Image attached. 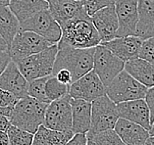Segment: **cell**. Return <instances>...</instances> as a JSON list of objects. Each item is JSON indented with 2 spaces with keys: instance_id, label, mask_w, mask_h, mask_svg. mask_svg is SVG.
<instances>
[{
  "instance_id": "obj_1",
  "label": "cell",
  "mask_w": 154,
  "mask_h": 145,
  "mask_svg": "<svg viewBox=\"0 0 154 145\" xmlns=\"http://www.w3.org/2000/svg\"><path fill=\"white\" fill-rule=\"evenodd\" d=\"M60 27L62 29V35L57 43L58 49L67 46L91 48L95 47L100 43L98 32L92 24L91 18L86 13L60 25Z\"/></svg>"
},
{
  "instance_id": "obj_2",
  "label": "cell",
  "mask_w": 154,
  "mask_h": 145,
  "mask_svg": "<svg viewBox=\"0 0 154 145\" xmlns=\"http://www.w3.org/2000/svg\"><path fill=\"white\" fill-rule=\"evenodd\" d=\"M95 47L74 48L67 46L58 49L52 75H54L59 70L66 69L72 75L73 83L76 81L93 70V56Z\"/></svg>"
},
{
  "instance_id": "obj_3",
  "label": "cell",
  "mask_w": 154,
  "mask_h": 145,
  "mask_svg": "<svg viewBox=\"0 0 154 145\" xmlns=\"http://www.w3.org/2000/svg\"><path fill=\"white\" fill-rule=\"evenodd\" d=\"M47 105L29 95L19 99L9 117L11 125L35 134L43 125Z\"/></svg>"
},
{
  "instance_id": "obj_4",
  "label": "cell",
  "mask_w": 154,
  "mask_h": 145,
  "mask_svg": "<svg viewBox=\"0 0 154 145\" xmlns=\"http://www.w3.org/2000/svg\"><path fill=\"white\" fill-rule=\"evenodd\" d=\"M57 52V44H52L38 53L22 59L16 64L28 81L48 77L52 75Z\"/></svg>"
},
{
  "instance_id": "obj_5",
  "label": "cell",
  "mask_w": 154,
  "mask_h": 145,
  "mask_svg": "<svg viewBox=\"0 0 154 145\" xmlns=\"http://www.w3.org/2000/svg\"><path fill=\"white\" fill-rule=\"evenodd\" d=\"M147 87L123 70L106 86V95L115 104L144 98Z\"/></svg>"
},
{
  "instance_id": "obj_6",
  "label": "cell",
  "mask_w": 154,
  "mask_h": 145,
  "mask_svg": "<svg viewBox=\"0 0 154 145\" xmlns=\"http://www.w3.org/2000/svg\"><path fill=\"white\" fill-rule=\"evenodd\" d=\"M119 118L117 104L106 94L96 98L91 102V125L86 136L107 129H114Z\"/></svg>"
},
{
  "instance_id": "obj_7",
  "label": "cell",
  "mask_w": 154,
  "mask_h": 145,
  "mask_svg": "<svg viewBox=\"0 0 154 145\" xmlns=\"http://www.w3.org/2000/svg\"><path fill=\"white\" fill-rule=\"evenodd\" d=\"M19 31H29L37 33L52 44H57L61 38L62 29L52 16L49 8L35 13L20 24Z\"/></svg>"
},
{
  "instance_id": "obj_8",
  "label": "cell",
  "mask_w": 154,
  "mask_h": 145,
  "mask_svg": "<svg viewBox=\"0 0 154 145\" xmlns=\"http://www.w3.org/2000/svg\"><path fill=\"white\" fill-rule=\"evenodd\" d=\"M50 45H52L51 42L35 32L19 31L10 44L8 53L11 60L17 63L26 57L38 53Z\"/></svg>"
},
{
  "instance_id": "obj_9",
  "label": "cell",
  "mask_w": 154,
  "mask_h": 145,
  "mask_svg": "<svg viewBox=\"0 0 154 145\" xmlns=\"http://www.w3.org/2000/svg\"><path fill=\"white\" fill-rule=\"evenodd\" d=\"M70 99L71 96L67 94L48 104L43 122L45 128L59 131H72V108Z\"/></svg>"
},
{
  "instance_id": "obj_10",
  "label": "cell",
  "mask_w": 154,
  "mask_h": 145,
  "mask_svg": "<svg viewBox=\"0 0 154 145\" xmlns=\"http://www.w3.org/2000/svg\"><path fill=\"white\" fill-rule=\"evenodd\" d=\"M124 67L125 62L105 46L98 44L95 47L93 56V71L99 77L105 87L110 84L120 72H122Z\"/></svg>"
},
{
  "instance_id": "obj_11",
  "label": "cell",
  "mask_w": 154,
  "mask_h": 145,
  "mask_svg": "<svg viewBox=\"0 0 154 145\" xmlns=\"http://www.w3.org/2000/svg\"><path fill=\"white\" fill-rule=\"evenodd\" d=\"M106 94V87L93 70L70 84L69 95L72 98L92 102Z\"/></svg>"
},
{
  "instance_id": "obj_12",
  "label": "cell",
  "mask_w": 154,
  "mask_h": 145,
  "mask_svg": "<svg viewBox=\"0 0 154 145\" xmlns=\"http://www.w3.org/2000/svg\"><path fill=\"white\" fill-rule=\"evenodd\" d=\"M114 5L119 22L117 38L136 35L138 22L137 0H115Z\"/></svg>"
},
{
  "instance_id": "obj_13",
  "label": "cell",
  "mask_w": 154,
  "mask_h": 145,
  "mask_svg": "<svg viewBox=\"0 0 154 145\" xmlns=\"http://www.w3.org/2000/svg\"><path fill=\"white\" fill-rule=\"evenodd\" d=\"M91 18L92 24L94 25L98 32L100 42L109 41L117 38L119 22L114 3L98 10Z\"/></svg>"
},
{
  "instance_id": "obj_14",
  "label": "cell",
  "mask_w": 154,
  "mask_h": 145,
  "mask_svg": "<svg viewBox=\"0 0 154 145\" xmlns=\"http://www.w3.org/2000/svg\"><path fill=\"white\" fill-rule=\"evenodd\" d=\"M117 109L120 118L136 122L147 131L151 128L150 111L144 98L118 103Z\"/></svg>"
},
{
  "instance_id": "obj_15",
  "label": "cell",
  "mask_w": 154,
  "mask_h": 145,
  "mask_svg": "<svg viewBox=\"0 0 154 145\" xmlns=\"http://www.w3.org/2000/svg\"><path fill=\"white\" fill-rule=\"evenodd\" d=\"M29 81L20 72L17 64L11 62L0 75V89L9 91L10 93L21 99L28 96Z\"/></svg>"
},
{
  "instance_id": "obj_16",
  "label": "cell",
  "mask_w": 154,
  "mask_h": 145,
  "mask_svg": "<svg viewBox=\"0 0 154 145\" xmlns=\"http://www.w3.org/2000/svg\"><path fill=\"white\" fill-rule=\"evenodd\" d=\"M142 39L137 35L115 38L109 41H101L99 44L110 50L124 62L138 57Z\"/></svg>"
},
{
  "instance_id": "obj_17",
  "label": "cell",
  "mask_w": 154,
  "mask_h": 145,
  "mask_svg": "<svg viewBox=\"0 0 154 145\" xmlns=\"http://www.w3.org/2000/svg\"><path fill=\"white\" fill-rule=\"evenodd\" d=\"M114 129L127 145H146L150 137L149 131L143 126L122 118H119Z\"/></svg>"
},
{
  "instance_id": "obj_18",
  "label": "cell",
  "mask_w": 154,
  "mask_h": 145,
  "mask_svg": "<svg viewBox=\"0 0 154 145\" xmlns=\"http://www.w3.org/2000/svg\"><path fill=\"white\" fill-rule=\"evenodd\" d=\"M72 108V131L76 133H88L91 125V102L82 99H70Z\"/></svg>"
},
{
  "instance_id": "obj_19",
  "label": "cell",
  "mask_w": 154,
  "mask_h": 145,
  "mask_svg": "<svg viewBox=\"0 0 154 145\" xmlns=\"http://www.w3.org/2000/svg\"><path fill=\"white\" fill-rule=\"evenodd\" d=\"M136 35L142 40L154 36V0H137Z\"/></svg>"
},
{
  "instance_id": "obj_20",
  "label": "cell",
  "mask_w": 154,
  "mask_h": 145,
  "mask_svg": "<svg viewBox=\"0 0 154 145\" xmlns=\"http://www.w3.org/2000/svg\"><path fill=\"white\" fill-rule=\"evenodd\" d=\"M49 10L59 25L85 13L81 0H52L49 2Z\"/></svg>"
},
{
  "instance_id": "obj_21",
  "label": "cell",
  "mask_w": 154,
  "mask_h": 145,
  "mask_svg": "<svg viewBox=\"0 0 154 145\" xmlns=\"http://www.w3.org/2000/svg\"><path fill=\"white\" fill-rule=\"evenodd\" d=\"M124 70L147 88L154 86V64L141 58L125 62Z\"/></svg>"
},
{
  "instance_id": "obj_22",
  "label": "cell",
  "mask_w": 154,
  "mask_h": 145,
  "mask_svg": "<svg viewBox=\"0 0 154 145\" xmlns=\"http://www.w3.org/2000/svg\"><path fill=\"white\" fill-rule=\"evenodd\" d=\"M8 6L21 24L35 13L48 9L49 3L46 0H10Z\"/></svg>"
},
{
  "instance_id": "obj_23",
  "label": "cell",
  "mask_w": 154,
  "mask_h": 145,
  "mask_svg": "<svg viewBox=\"0 0 154 145\" xmlns=\"http://www.w3.org/2000/svg\"><path fill=\"white\" fill-rule=\"evenodd\" d=\"M73 136V131H54L41 125L33 134L32 145H66Z\"/></svg>"
},
{
  "instance_id": "obj_24",
  "label": "cell",
  "mask_w": 154,
  "mask_h": 145,
  "mask_svg": "<svg viewBox=\"0 0 154 145\" xmlns=\"http://www.w3.org/2000/svg\"><path fill=\"white\" fill-rule=\"evenodd\" d=\"M20 22L10 10L9 6H0V35L5 40L8 48L14 36L19 32Z\"/></svg>"
},
{
  "instance_id": "obj_25",
  "label": "cell",
  "mask_w": 154,
  "mask_h": 145,
  "mask_svg": "<svg viewBox=\"0 0 154 145\" xmlns=\"http://www.w3.org/2000/svg\"><path fill=\"white\" fill-rule=\"evenodd\" d=\"M70 84L63 83L59 81L56 77L49 76L45 83V93L49 102L54 101L69 94Z\"/></svg>"
},
{
  "instance_id": "obj_26",
  "label": "cell",
  "mask_w": 154,
  "mask_h": 145,
  "mask_svg": "<svg viewBox=\"0 0 154 145\" xmlns=\"http://www.w3.org/2000/svg\"><path fill=\"white\" fill-rule=\"evenodd\" d=\"M10 145H32L33 134L11 125L7 131Z\"/></svg>"
},
{
  "instance_id": "obj_27",
  "label": "cell",
  "mask_w": 154,
  "mask_h": 145,
  "mask_svg": "<svg viewBox=\"0 0 154 145\" xmlns=\"http://www.w3.org/2000/svg\"><path fill=\"white\" fill-rule=\"evenodd\" d=\"M86 137L98 145H127L115 131V129H107Z\"/></svg>"
},
{
  "instance_id": "obj_28",
  "label": "cell",
  "mask_w": 154,
  "mask_h": 145,
  "mask_svg": "<svg viewBox=\"0 0 154 145\" xmlns=\"http://www.w3.org/2000/svg\"><path fill=\"white\" fill-rule=\"evenodd\" d=\"M49 77V76H48ZM48 77H39L33 80L29 81V88H28V95L31 97L35 98L40 102H44L49 104L46 93H45V83Z\"/></svg>"
},
{
  "instance_id": "obj_29",
  "label": "cell",
  "mask_w": 154,
  "mask_h": 145,
  "mask_svg": "<svg viewBox=\"0 0 154 145\" xmlns=\"http://www.w3.org/2000/svg\"><path fill=\"white\" fill-rule=\"evenodd\" d=\"M19 98L10 93L9 91L0 89V115L9 119L14 106L16 105Z\"/></svg>"
},
{
  "instance_id": "obj_30",
  "label": "cell",
  "mask_w": 154,
  "mask_h": 145,
  "mask_svg": "<svg viewBox=\"0 0 154 145\" xmlns=\"http://www.w3.org/2000/svg\"><path fill=\"white\" fill-rule=\"evenodd\" d=\"M81 2L85 13L89 17H91L98 10L110 4H113L115 0H81Z\"/></svg>"
},
{
  "instance_id": "obj_31",
  "label": "cell",
  "mask_w": 154,
  "mask_h": 145,
  "mask_svg": "<svg viewBox=\"0 0 154 145\" xmlns=\"http://www.w3.org/2000/svg\"><path fill=\"white\" fill-rule=\"evenodd\" d=\"M138 58H141L154 64V36L142 40Z\"/></svg>"
},
{
  "instance_id": "obj_32",
  "label": "cell",
  "mask_w": 154,
  "mask_h": 145,
  "mask_svg": "<svg viewBox=\"0 0 154 145\" xmlns=\"http://www.w3.org/2000/svg\"><path fill=\"white\" fill-rule=\"evenodd\" d=\"M145 101L147 103L149 111H150V124L152 125V122H154V86L149 87L147 89L145 95Z\"/></svg>"
},
{
  "instance_id": "obj_33",
  "label": "cell",
  "mask_w": 154,
  "mask_h": 145,
  "mask_svg": "<svg viewBox=\"0 0 154 145\" xmlns=\"http://www.w3.org/2000/svg\"><path fill=\"white\" fill-rule=\"evenodd\" d=\"M52 76L56 77V79H57L59 81H61V83H66V84L73 83L72 75H71V73L66 69L59 70L58 72H56L54 75H52Z\"/></svg>"
},
{
  "instance_id": "obj_34",
  "label": "cell",
  "mask_w": 154,
  "mask_h": 145,
  "mask_svg": "<svg viewBox=\"0 0 154 145\" xmlns=\"http://www.w3.org/2000/svg\"><path fill=\"white\" fill-rule=\"evenodd\" d=\"M66 145H88V137L85 133H76Z\"/></svg>"
},
{
  "instance_id": "obj_35",
  "label": "cell",
  "mask_w": 154,
  "mask_h": 145,
  "mask_svg": "<svg viewBox=\"0 0 154 145\" xmlns=\"http://www.w3.org/2000/svg\"><path fill=\"white\" fill-rule=\"evenodd\" d=\"M10 62H11V57L8 51H0V75L6 69V67L8 66Z\"/></svg>"
},
{
  "instance_id": "obj_36",
  "label": "cell",
  "mask_w": 154,
  "mask_h": 145,
  "mask_svg": "<svg viewBox=\"0 0 154 145\" xmlns=\"http://www.w3.org/2000/svg\"><path fill=\"white\" fill-rule=\"evenodd\" d=\"M10 125L11 122L9 121V119L5 116L0 115V131H7Z\"/></svg>"
},
{
  "instance_id": "obj_37",
  "label": "cell",
  "mask_w": 154,
  "mask_h": 145,
  "mask_svg": "<svg viewBox=\"0 0 154 145\" xmlns=\"http://www.w3.org/2000/svg\"><path fill=\"white\" fill-rule=\"evenodd\" d=\"M0 145H10L7 131H0Z\"/></svg>"
},
{
  "instance_id": "obj_38",
  "label": "cell",
  "mask_w": 154,
  "mask_h": 145,
  "mask_svg": "<svg viewBox=\"0 0 154 145\" xmlns=\"http://www.w3.org/2000/svg\"><path fill=\"white\" fill-rule=\"evenodd\" d=\"M0 51H8V45L1 35H0Z\"/></svg>"
},
{
  "instance_id": "obj_39",
  "label": "cell",
  "mask_w": 154,
  "mask_h": 145,
  "mask_svg": "<svg viewBox=\"0 0 154 145\" xmlns=\"http://www.w3.org/2000/svg\"><path fill=\"white\" fill-rule=\"evenodd\" d=\"M10 0H0V6H8Z\"/></svg>"
},
{
  "instance_id": "obj_40",
  "label": "cell",
  "mask_w": 154,
  "mask_h": 145,
  "mask_svg": "<svg viewBox=\"0 0 154 145\" xmlns=\"http://www.w3.org/2000/svg\"><path fill=\"white\" fill-rule=\"evenodd\" d=\"M149 134H150V136H154V122H152L151 128L149 129Z\"/></svg>"
},
{
  "instance_id": "obj_41",
  "label": "cell",
  "mask_w": 154,
  "mask_h": 145,
  "mask_svg": "<svg viewBox=\"0 0 154 145\" xmlns=\"http://www.w3.org/2000/svg\"><path fill=\"white\" fill-rule=\"evenodd\" d=\"M88 145H98V144L95 143L94 141H92L91 139H88Z\"/></svg>"
},
{
  "instance_id": "obj_42",
  "label": "cell",
  "mask_w": 154,
  "mask_h": 145,
  "mask_svg": "<svg viewBox=\"0 0 154 145\" xmlns=\"http://www.w3.org/2000/svg\"><path fill=\"white\" fill-rule=\"evenodd\" d=\"M46 1H47L48 3H49V2H51V1H52V0H46Z\"/></svg>"
}]
</instances>
